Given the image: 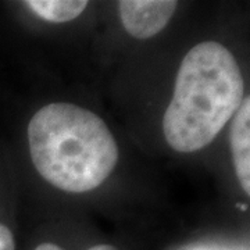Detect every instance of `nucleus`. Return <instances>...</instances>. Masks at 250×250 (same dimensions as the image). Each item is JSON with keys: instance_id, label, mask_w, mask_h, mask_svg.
<instances>
[{"instance_id": "nucleus-1", "label": "nucleus", "mask_w": 250, "mask_h": 250, "mask_svg": "<svg viewBox=\"0 0 250 250\" xmlns=\"http://www.w3.org/2000/svg\"><path fill=\"white\" fill-rule=\"evenodd\" d=\"M245 99V82L232 53L217 42L192 47L179 65L163 131L177 152L206 147L235 116Z\"/></svg>"}, {"instance_id": "nucleus-2", "label": "nucleus", "mask_w": 250, "mask_h": 250, "mask_svg": "<svg viewBox=\"0 0 250 250\" xmlns=\"http://www.w3.org/2000/svg\"><path fill=\"white\" fill-rule=\"evenodd\" d=\"M28 142L38 172L71 193L100 187L118 161V146L104 121L70 103L41 108L29 121Z\"/></svg>"}, {"instance_id": "nucleus-3", "label": "nucleus", "mask_w": 250, "mask_h": 250, "mask_svg": "<svg viewBox=\"0 0 250 250\" xmlns=\"http://www.w3.org/2000/svg\"><path fill=\"white\" fill-rule=\"evenodd\" d=\"M125 31L138 39L159 34L177 10L174 0H124L118 3Z\"/></svg>"}, {"instance_id": "nucleus-4", "label": "nucleus", "mask_w": 250, "mask_h": 250, "mask_svg": "<svg viewBox=\"0 0 250 250\" xmlns=\"http://www.w3.org/2000/svg\"><path fill=\"white\" fill-rule=\"evenodd\" d=\"M231 152L242 189L250 193V99L245 98L231 126Z\"/></svg>"}, {"instance_id": "nucleus-5", "label": "nucleus", "mask_w": 250, "mask_h": 250, "mask_svg": "<svg viewBox=\"0 0 250 250\" xmlns=\"http://www.w3.org/2000/svg\"><path fill=\"white\" fill-rule=\"evenodd\" d=\"M29 9L42 20L50 22H67L77 18L86 9V0H28Z\"/></svg>"}, {"instance_id": "nucleus-6", "label": "nucleus", "mask_w": 250, "mask_h": 250, "mask_svg": "<svg viewBox=\"0 0 250 250\" xmlns=\"http://www.w3.org/2000/svg\"><path fill=\"white\" fill-rule=\"evenodd\" d=\"M0 250H16L13 233L3 224H0Z\"/></svg>"}, {"instance_id": "nucleus-7", "label": "nucleus", "mask_w": 250, "mask_h": 250, "mask_svg": "<svg viewBox=\"0 0 250 250\" xmlns=\"http://www.w3.org/2000/svg\"><path fill=\"white\" fill-rule=\"evenodd\" d=\"M35 250H62V248L56 246L53 243H42L39 245ZM88 250H118L114 246H110V245H98V246H93Z\"/></svg>"}]
</instances>
